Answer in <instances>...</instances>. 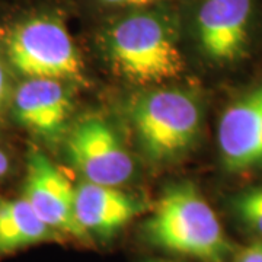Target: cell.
<instances>
[{"instance_id": "cell-1", "label": "cell", "mask_w": 262, "mask_h": 262, "mask_svg": "<svg viewBox=\"0 0 262 262\" xmlns=\"http://www.w3.org/2000/svg\"><path fill=\"white\" fill-rule=\"evenodd\" d=\"M0 44L13 73L22 79L82 82V56L60 12L32 6L0 20Z\"/></svg>"}, {"instance_id": "cell-2", "label": "cell", "mask_w": 262, "mask_h": 262, "mask_svg": "<svg viewBox=\"0 0 262 262\" xmlns=\"http://www.w3.org/2000/svg\"><path fill=\"white\" fill-rule=\"evenodd\" d=\"M105 56L118 75L136 84H160L184 72L170 19L159 10H133L105 29Z\"/></svg>"}, {"instance_id": "cell-3", "label": "cell", "mask_w": 262, "mask_h": 262, "mask_svg": "<svg viewBox=\"0 0 262 262\" xmlns=\"http://www.w3.org/2000/svg\"><path fill=\"white\" fill-rule=\"evenodd\" d=\"M153 246L203 262H226L230 245L214 210L195 187L168 188L144 222Z\"/></svg>"}, {"instance_id": "cell-4", "label": "cell", "mask_w": 262, "mask_h": 262, "mask_svg": "<svg viewBox=\"0 0 262 262\" xmlns=\"http://www.w3.org/2000/svg\"><path fill=\"white\" fill-rule=\"evenodd\" d=\"M130 122L139 149L151 163H170L195 146L203 128V106L184 89H151L130 108Z\"/></svg>"}, {"instance_id": "cell-5", "label": "cell", "mask_w": 262, "mask_h": 262, "mask_svg": "<svg viewBox=\"0 0 262 262\" xmlns=\"http://www.w3.org/2000/svg\"><path fill=\"white\" fill-rule=\"evenodd\" d=\"M67 159L83 181L121 187L134 175V160L118 133L101 115L88 114L64 137Z\"/></svg>"}, {"instance_id": "cell-6", "label": "cell", "mask_w": 262, "mask_h": 262, "mask_svg": "<svg viewBox=\"0 0 262 262\" xmlns=\"http://www.w3.org/2000/svg\"><path fill=\"white\" fill-rule=\"evenodd\" d=\"M256 0H200L192 19L196 44L215 64H234L249 53Z\"/></svg>"}, {"instance_id": "cell-7", "label": "cell", "mask_w": 262, "mask_h": 262, "mask_svg": "<svg viewBox=\"0 0 262 262\" xmlns=\"http://www.w3.org/2000/svg\"><path fill=\"white\" fill-rule=\"evenodd\" d=\"M20 196L50 229L66 241L92 242L76 220L75 185L42 150L34 146L27 153Z\"/></svg>"}, {"instance_id": "cell-8", "label": "cell", "mask_w": 262, "mask_h": 262, "mask_svg": "<svg viewBox=\"0 0 262 262\" xmlns=\"http://www.w3.org/2000/svg\"><path fill=\"white\" fill-rule=\"evenodd\" d=\"M73 111L69 83L56 79H22L15 84L9 114L20 128L48 144L64 139Z\"/></svg>"}, {"instance_id": "cell-9", "label": "cell", "mask_w": 262, "mask_h": 262, "mask_svg": "<svg viewBox=\"0 0 262 262\" xmlns=\"http://www.w3.org/2000/svg\"><path fill=\"white\" fill-rule=\"evenodd\" d=\"M217 149L229 172L262 169V79L226 106L217 124Z\"/></svg>"}, {"instance_id": "cell-10", "label": "cell", "mask_w": 262, "mask_h": 262, "mask_svg": "<svg viewBox=\"0 0 262 262\" xmlns=\"http://www.w3.org/2000/svg\"><path fill=\"white\" fill-rule=\"evenodd\" d=\"M144 210L139 198L120 187L88 181L75 185L76 220L91 241L111 239Z\"/></svg>"}, {"instance_id": "cell-11", "label": "cell", "mask_w": 262, "mask_h": 262, "mask_svg": "<svg viewBox=\"0 0 262 262\" xmlns=\"http://www.w3.org/2000/svg\"><path fill=\"white\" fill-rule=\"evenodd\" d=\"M64 241L22 196L0 195V261L38 245Z\"/></svg>"}, {"instance_id": "cell-12", "label": "cell", "mask_w": 262, "mask_h": 262, "mask_svg": "<svg viewBox=\"0 0 262 262\" xmlns=\"http://www.w3.org/2000/svg\"><path fill=\"white\" fill-rule=\"evenodd\" d=\"M232 210L245 227L262 236V187L246 188L236 194Z\"/></svg>"}, {"instance_id": "cell-13", "label": "cell", "mask_w": 262, "mask_h": 262, "mask_svg": "<svg viewBox=\"0 0 262 262\" xmlns=\"http://www.w3.org/2000/svg\"><path fill=\"white\" fill-rule=\"evenodd\" d=\"M13 70L10 69L6 56L3 53V48L0 44V124L8 117L10 108V99L15 89V84L12 80Z\"/></svg>"}, {"instance_id": "cell-14", "label": "cell", "mask_w": 262, "mask_h": 262, "mask_svg": "<svg viewBox=\"0 0 262 262\" xmlns=\"http://www.w3.org/2000/svg\"><path fill=\"white\" fill-rule=\"evenodd\" d=\"M105 6L118 8V9H133L141 10L149 9L151 6H156L160 3H165L169 0H99Z\"/></svg>"}, {"instance_id": "cell-15", "label": "cell", "mask_w": 262, "mask_h": 262, "mask_svg": "<svg viewBox=\"0 0 262 262\" xmlns=\"http://www.w3.org/2000/svg\"><path fill=\"white\" fill-rule=\"evenodd\" d=\"M233 262H262V241L245 246L236 253Z\"/></svg>"}, {"instance_id": "cell-16", "label": "cell", "mask_w": 262, "mask_h": 262, "mask_svg": "<svg viewBox=\"0 0 262 262\" xmlns=\"http://www.w3.org/2000/svg\"><path fill=\"white\" fill-rule=\"evenodd\" d=\"M12 168H13V165H12L10 155L6 151V149H3L0 146V181L9 177Z\"/></svg>"}]
</instances>
